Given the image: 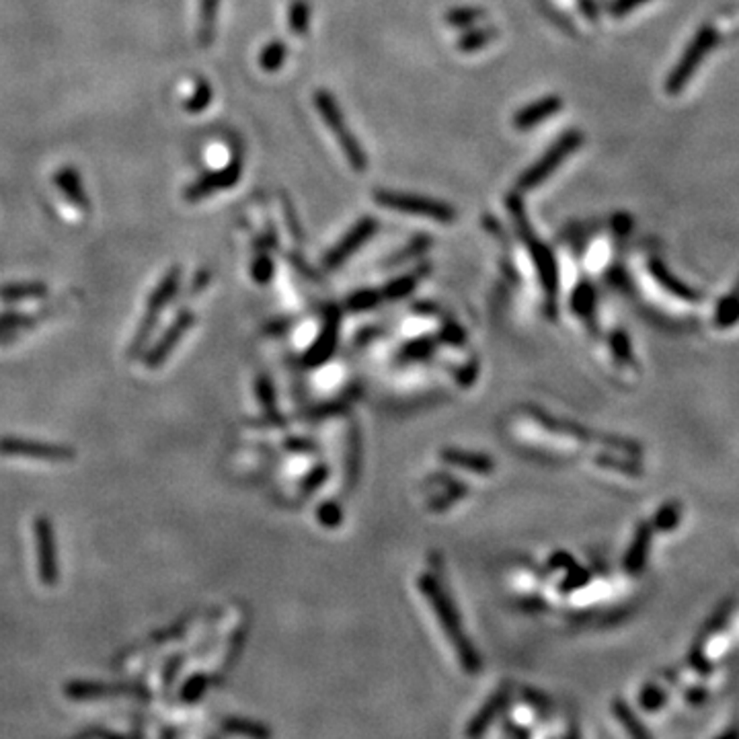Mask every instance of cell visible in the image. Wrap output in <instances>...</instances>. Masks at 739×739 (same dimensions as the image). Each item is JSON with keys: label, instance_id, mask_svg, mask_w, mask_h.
Here are the masks:
<instances>
[{"label": "cell", "instance_id": "cell-33", "mask_svg": "<svg viewBox=\"0 0 739 739\" xmlns=\"http://www.w3.org/2000/svg\"><path fill=\"white\" fill-rule=\"evenodd\" d=\"M717 739H739V723L734 725V727H729L725 734H721Z\"/></svg>", "mask_w": 739, "mask_h": 739}, {"label": "cell", "instance_id": "cell-11", "mask_svg": "<svg viewBox=\"0 0 739 739\" xmlns=\"http://www.w3.org/2000/svg\"><path fill=\"white\" fill-rule=\"evenodd\" d=\"M561 109H563V99L557 95L543 97L535 103L526 105V108H522L516 113L514 127L516 130H530V127H535L538 124L546 122V119H551L554 113H559Z\"/></svg>", "mask_w": 739, "mask_h": 739}, {"label": "cell", "instance_id": "cell-29", "mask_svg": "<svg viewBox=\"0 0 739 739\" xmlns=\"http://www.w3.org/2000/svg\"><path fill=\"white\" fill-rule=\"evenodd\" d=\"M645 3H649V0H613V4H610V13H613L614 17H624L627 13L635 11L637 6H641Z\"/></svg>", "mask_w": 739, "mask_h": 739}, {"label": "cell", "instance_id": "cell-5", "mask_svg": "<svg viewBox=\"0 0 739 739\" xmlns=\"http://www.w3.org/2000/svg\"><path fill=\"white\" fill-rule=\"evenodd\" d=\"M717 39H719V35H717L713 27H709V25L700 27L699 33H696L694 39L691 41V46H688L686 52L682 54L676 68H674L670 76H667L665 89L670 95H678V92L686 87L688 81H691L696 70H699L700 62L705 60V56L717 46Z\"/></svg>", "mask_w": 739, "mask_h": 739}, {"label": "cell", "instance_id": "cell-27", "mask_svg": "<svg viewBox=\"0 0 739 739\" xmlns=\"http://www.w3.org/2000/svg\"><path fill=\"white\" fill-rule=\"evenodd\" d=\"M251 274H253V280L257 283H267L269 280H272L274 263L272 259H269V255L259 253L257 257H255L253 265H251Z\"/></svg>", "mask_w": 739, "mask_h": 739}, {"label": "cell", "instance_id": "cell-25", "mask_svg": "<svg viewBox=\"0 0 739 739\" xmlns=\"http://www.w3.org/2000/svg\"><path fill=\"white\" fill-rule=\"evenodd\" d=\"M485 17V11L474 9V6H458V9H452L446 15V21L452 27H468L479 23V21Z\"/></svg>", "mask_w": 739, "mask_h": 739}, {"label": "cell", "instance_id": "cell-24", "mask_svg": "<svg viewBox=\"0 0 739 739\" xmlns=\"http://www.w3.org/2000/svg\"><path fill=\"white\" fill-rule=\"evenodd\" d=\"M33 323V317H27L23 312H4L0 315V339L17 335L19 329H25Z\"/></svg>", "mask_w": 739, "mask_h": 739}, {"label": "cell", "instance_id": "cell-6", "mask_svg": "<svg viewBox=\"0 0 739 739\" xmlns=\"http://www.w3.org/2000/svg\"><path fill=\"white\" fill-rule=\"evenodd\" d=\"M0 454L9 458H31L41 462H70L76 458V450L66 444L41 442V439L3 436L0 438Z\"/></svg>", "mask_w": 739, "mask_h": 739}, {"label": "cell", "instance_id": "cell-20", "mask_svg": "<svg viewBox=\"0 0 739 739\" xmlns=\"http://www.w3.org/2000/svg\"><path fill=\"white\" fill-rule=\"evenodd\" d=\"M286 56L288 46L280 39L272 41V44L263 48V52L259 56V66L265 70V73H277V70L283 66V62H286Z\"/></svg>", "mask_w": 739, "mask_h": 739}, {"label": "cell", "instance_id": "cell-21", "mask_svg": "<svg viewBox=\"0 0 739 739\" xmlns=\"http://www.w3.org/2000/svg\"><path fill=\"white\" fill-rule=\"evenodd\" d=\"M288 25L294 35H307L310 25V6L307 0H294L288 11Z\"/></svg>", "mask_w": 739, "mask_h": 739}, {"label": "cell", "instance_id": "cell-31", "mask_svg": "<svg viewBox=\"0 0 739 739\" xmlns=\"http://www.w3.org/2000/svg\"><path fill=\"white\" fill-rule=\"evenodd\" d=\"M705 699H707V691H705V688H692V691L688 692V700L696 702V705H699V702H702Z\"/></svg>", "mask_w": 739, "mask_h": 739}, {"label": "cell", "instance_id": "cell-19", "mask_svg": "<svg viewBox=\"0 0 739 739\" xmlns=\"http://www.w3.org/2000/svg\"><path fill=\"white\" fill-rule=\"evenodd\" d=\"M495 38H497V31L491 30V27H477V30H471L462 35L456 46L460 52L473 54V52H477V49H483L485 46L491 44Z\"/></svg>", "mask_w": 739, "mask_h": 739}, {"label": "cell", "instance_id": "cell-23", "mask_svg": "<svg viewBox=\"0 0 739 739\" xmlns=\"http://www.w3.org/2000/svg\"><path fill=\"white\" fill-rule=\"evenodd\" d=\"M212 103V87L208 84V81H204V78H197V84L191 95L187 97V101L183 103V109L189 111V113H200L204 111L208 105Z\"/></svg>", "mask_w": 739, "mask_h": 739}, {"label": "cell", "instance_id": "cell-22", "mask_svg": "<svg viewBox=\"0 0 739 739\" xmlns=\"http://www.w3.org/2000/svg\"><path fill=\"white\" fill-rule=\"evenodd\" d=\"M739 321V286L731 292L725 300H721L719 309H717L715 323L721 329H727V326L735 325Z\"/></svg>", "mask_w": 739, "mask_h": 739}, {"label": "cell", "instance_id": "cell-30", "mask_svg": "<svg viewBox=\"0 0 739 739\" xmlns=\"http://www.w3.org/2000/svg\"><path fill=\"white\" fill-rule=\"evenodd\" d=\"M664 700H665V696L659 692V688H657V691H656V688H649V691H647L645 696H643V702H645L647 709H659L664 705Z\"/></svg>", "mask_w": 739, "mask_h": 739}, {"label": "cell", "instance_id": "cell-28", "mask_svg": "<svg viewBox=\"0 0 739 739\" xmlns=\"http://www.w3.org/2000/svg\"><path fill=\"white\" fill-rule=\"evenodd\" d=\"M616 710H618V715H621L622 723L627 725V729L630 731L632 737H635V739H651L649 734H647V731L641 727V723H637V719H635V717H632V713H630V710H629L627 707L621 705Z\"/></svg>", "mask_w": 739, "mask_h": 739}, {"label": "cell", "instance_id": "cell-12", "mask_svg": "<svg viewBox=\"0 0 739 739\" xmlns=\"http://www.w3.org/2000/svg\"><path fill=\"white\" fill-rule=\"evenodd\" d=\"M181 275H183V269L179 265L170 267L169 272L162 275L159 286H156L152 290V294L148 296V302H146V310L148 312L161 315V310H165L169 304L173 302V298L177 296V292H179Z\"/></svg>", "mask_w": 739, "mask_h": 739}, {"label": "cell", "instance_id": "cell-17", "mask_svg": "<svg viewBox=\"0 0 739 739\" xmlns=\"http://www.w3.org/2000/svg\"><path fill=\"white\" fill-rule=\"evenodd\" d=\"M649 540H651L649 524H641V528L637 530L635 543H632L627 559H624V565H627V569L630 573H637L639 569H643V565L647 561V552H649Z\"/></svg>", "mask_w": 739, "mask_h": 739}, {"label": "cell", "instance_id": "cell-9", "mask_svg": "<svg viewBox=\"0 0 739 739\" xmlns=\"http://www.w3.org/2000/svg\"><path fill=\"white\" fill-rule=\"evenodd\" d=\"M240 173H243V161H240V156L237 154L224 169L204 175L202 179L191 183L189 187L185 189V200L189 204H196L210 197L212 194H218V191L230 189L239 183Z\"/></svg>", "mask_w": 739, "mask_h": 739}, {"label": "cell", "instance_id": "cell-2", "mask_svg": "<svg viewBox=\"0 0 739 739\" xmlns=\"http://www.w3.org/2000/svg\"><path fill=\"white\" fill-rule=\"evenodd\" d=\"M581 144H584V136H581L579 130L565 132L557 142H552V146L540 156L535 165L524 170L520 179H517V189L530 191L543 185L573 152L579 151Z\"/></svg>", "mask_w": 739, "mask_h": 739}, {"label": "cell", "instance_id": "cell-1", "mask_svg": "<svg viewBox=\"0 0 739 739\" xmlns=\"http://www.w3.org/2000/svg\"><path fill=\"white\" fill-rule=\"evenodd\" d=\"M315 105L318 113H321L323 122L329 126V130L333 132V136L339 142L341 151L347 156V161H350V165L353 170H358V173H364L368 169V156L364 146L360 144L358 138L353 136L350 126L345 122V116L341 113L339 105L335 101V97L331 95L329 91H318L315 95Z\"/></svg>", "mask_w": 739, "mask_h": 739}, {"label": "cell", "instance_id": "cell-16", "mask_svg": "<svg viewBox=\"0 0 739 739\" xmlns=\"http://www.w3.org/2000/svg\"><path fill=\"white\" fill-rule=\"evenodd\" d=\"M220 0H202L200 4V25H197V39L204 48H208L216 38V19H218Z\"/></svg>", "mask_w": 739, "mask_h": 739}, {"label": "cell", "instance_id": "cell-3", "mask_svg": "<svg viewBox=\"0 0 739 739\" xmlns=\"http://www.w3.org/2000/svg\"><path fill=\"white\" fill-rule=\"evenodd\" d=\"M376 204L385 205L388 210L403 212V214L409 216H422L436 220V222L450 224L456 220V210L452 205H448L444 202L431 200V197L423 196H413V194H401V191H376L374 194Z\"/></svg>", "mask_w": 739, "mask_h": 739}, {"label": "cell", "instance_id": "cell-4", "mask_svg": "<svg viewBox=\"0 0 739 739\" xmlns=\"http://www.w3.org/2000/svg\"><path fill=\"white\" fill-rule=\"evenodd\" d=\"M508 208L511 212V216H514L516 220L517 230H520V237L524 239L526 247H528L532 259H535L538 275L543 277L540 282H543V286L549 290V292H552V290L557 288V265H554L552 253L549 251V247H546L544 243H540V240L536 239V234L535 230H532L528 218H526L524 204L520 197H517L516 194L508 196Z\"/></svg>", "mask_w": 739, "mask_h": 739}, {"label": "cell", "instance_id": "cell-10", "mask_svg": "<svg viewBox=\"0 0 739 739\" xmlns=\"http://www.w3.org/2000/svg\"><path fill=\"white\" fill-rule=\"evenodd\" d=\"M376 230V220L374 218H361L353 229L345 234L343 239L339 240L337 247L325 257V267L326 269H337L345 259H350L352 255L358 251V248L366 243V240L372 237Z\"/></svg>", "mask_w": 739, "mask_h": 739}, {"label": "cell", "instance_id": "cell-8", "mask_svg": "<svg viewBox=\"0 0 739 739\" xmlns=\"http://www.w3.org/2000/svg\"><path fill=\"white\" fill-rule=\"evenodd\" d=\"M196 323V315L191 310H181L179 315L173 318V323H170L165 333L156 339V343L151 347L144 353V368L148 370H156L161 368L165 361L169 360V355L175 352V347L179 345V341L187 335V331L194 326Z\"/></svg>", "mask_w": 739, "mask_h": 739}, {"label": "cell", "instance_id": "cell-26", "mask_svg": "<svg viewBox=\"0 0 739 739\" xmlns=\"http://www.w3.org/2000/svg\"><path fill=\"white\" fill-rule=\"evenodd\" d=\"M680 517H682L680 503H667L665 508L659 509V514L656 516L653 524H656L657 530H674L678 526Z\"/></svg>", "mask_w": 739, "mask_h": 739}, {"label": "cell", "instance_id": "cell-32", "mask_svg": "<svg viewBox=\"0 0 739 739\" xmlns=\"http://www.w3.org/2000/svg\"><path fill=\"white\" fill-rule=\"evenodd\" d=\"M208 280H210V274L208 272H202L200 275H196V282H194V286H191V292H200V290L205 286V283H208Z\"/></svg>", "mask_w": 739, "mask_h": 739}, {"label": "cell", "instance_id": "cell-7", "mask_svg": "<svg viewBox=\"0 0 739 739\" xmlns=\"http://www.w3.org/2000/svg\"><path fill=\"white\" fill-rule=\"evenodd\" d=\"M35 551H38V573L39 581L48 587L58 584L60 567H58V546H56L54 524L48 516H38L33 522Z\"/></svg>", "mask_w": 739, "mask_h": 739}, {"label": "cell", "instance_id": "cell-13", "mask_svg": "<svg viewBox=\"0 0 739 739\" xmlns=\"http://www.w3.org/2000/svg\"><path fill=\"white\" fill-rule=\"evenodd\" d=\"M54 181H56V185H58V189L62 191V194L68 197V202L73 205H76L78 210H89L91 208L89 196H87V191H84L81 175H78L74 169H70V167L60 169L58 173H56Z\"/></svg>", "mask_w": 739, "mask_h": 739}, {"label": "cell", "instance_id": "cell-18", "mask_svg": "<svg viewBox=\"0 0 739 739\" xmlns=\"http://www.w3.org/2000/svg\"><path fill=\"white\" fill-rule=\"evenodd\" d=\"M156 325H159V315H154V312H148V310H146L144 318H142L140 325H138L136 335L132 337L130 347H127V358H130V360H132V358H138V355H142V353L146 352L148 341H151V337L154 335Z\"/></svg>", "mask_w": 739, "mask_h": 739}, {"label": "cell", "instance_id": "cell-15", "mask_svg": "<svg viewBox=\"0 0 739 739\" xmlns=\"http://www.w3.org/2000/svg\"><path fill=\"white\" fill-rule=\"evenodd\" d=\"M48 294V286L41 282H13L0 286V300L4 302H23L38 300Z\"/></svg>", "mask_w": 739, "mask_h": 739}, {"label": "cell", "instance_id": "cell-14", "mask_svg": "<svg viewBox=\"0 0 739 739\" xmlns=\"http://www.w3.org/2000/svg\"><path fill=\"white\" fill-rule=\"evenodd\" d=\"M649 272H651L653 277H656V282L659 283V286H662L664 290H667V292L674 294L676 298H680V300L696 302V300H699V298H700L699 292H694L692 288H688L686 283L678 282L676 277H674L670 272H667V267H665L664 263L659 261V259H653V261L649 263Z\"/></svg>", "mask_w": 739, "mask_h": 739}]
</instances>
